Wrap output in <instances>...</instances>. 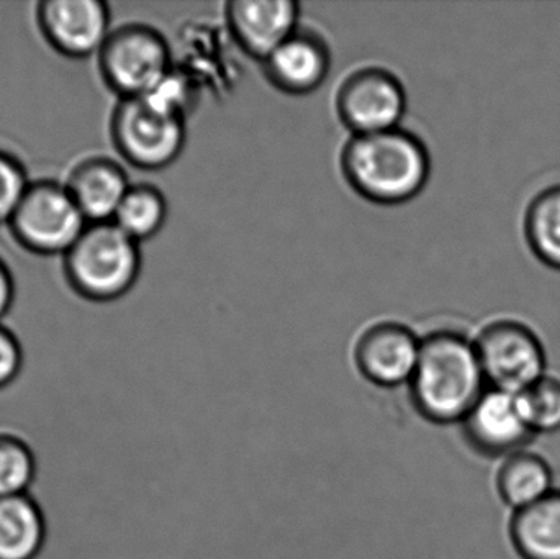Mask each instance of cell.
I'll return each instance as SVG.
<instances>
[{
	"instance_id": "cell-1",
	"label": "cell",
	"mask_w": 560,
	"mask_h": 559,
	"mask_svg": "<svg viewBox=\"0 0 560 559\" xmlns=\"http://www.w3.org/2000/svg\"><path fill=\"white\" fill-rule=\"evenodd\" d=\"M342 176L362 199L378 206H400L430 183L431 156L418 135L395 128L351 135L339 156Z\"/></svg>"
},
{
	"instance_id": "cell-2",
	"label": "cell",
	"mask_w": 560,
	"mask_h": 559,
	"mask_svg": "<svg viewBox=\"0 0 560 559\" xmlns=\"http://www.w3.org/2000/svg\"><path fill=\"white\" fill-rule=\"evenodd\" d=\"M413 399L433 422H463L486 393V374L476 343L456 330H438L421 340L411 376Z\"/></svg>"
},
{
	"instance_id": "cell-3",
	"label": "cell",
	"mask_w": 560,
	"mask_h": 559,
	"mask_svg": "<svg viewBox=\"0 0 560 559\" xmlns=\"http://www.w3.org/2000/svg\"><path fill=\"white\" fill-rule=\"evenodd\" d=\"M140 272V243L114 222L91 223L65 255L69 286L89 301L124 298L137 284Z\"/></svg>"
},
{
	"instance_id": "cell-4",
	"label": "cell",
	"mask_w": 560,
	"mask_h": 559,
	"mask_svg": "<svg viewBox=\"0 0 560 559\" xmlns=\"http://www.w3.org/2000/svg\"><path fill=\"white\" fill-rule=\"evenodd\" d=\"M102 78L121 98H138L173 71L167 39L153 26H118L98 53Z\"/></svg>"
},
{
	"instance_id": "cell-5",
	"label": "cell",
	"mask_w": 560,
	"mask_h": 559,
	"mask_svg": "<svg viewBox=\"0 0 560 559\" xmlns=\"http://www.w3.org/2000/svg\"><path fill=\"white\" fill-rule=\"evenodd\" d=\"M16 242L42 256H65L88 229L89 222L69 196L65 184H30L9 222Z\"/></svg>"
},
{
	"instance_id": "cell-6",
	"label": "cell",
	"mask_w": 560,
	"mask_h": 559,
	"mask_svg": "<svg viewBox=\"0 0 560 559\" xmlns=\"http://www.w3.org/2000/svg\"><path fill=\"white\" fill-rule=\"evenodd\" d=\"M110 128L118 153L144 171L171 166L186 147V120L158 110L141 97L121 98Z\"/></svg>"
},
{
	"instance_id": "cell-7",
	"label": "cell",
	"mask_w": 560,
	"mask_h": 559,
	"mask_svg": "<svg viewBox=\"0 0 560 559\" xmlns=\"http://www.w3.org/2000/svg\"><path fill=\"white\" fill-rule=\"evenodd\" d=\"M474 343L487 384L493 389L520 394L548 374L545 345L523 322L513 318L490 322Z\"/></svg>"
},
{
	"instance_id": "cell-8",
	"label": "cell",
	"mask_w": 560,
	"mask_h": 559,
	"mask_svg": "<svg viewBox=\"0 0 560 559\" xmlns=\"http://www.w3.org/2000/svg\"><path fill=\"white\" fill-rule=\"evenodd\" d=\"M336 114L351 135L400 128L407 114V91L400 79L378 66L355 69L339 85Z\"/></svg>"
},
{
	"instance_id": "cell-9",
	"label": "cell",
	"mask_w": 560,
	"mask_h": 559,
	"mask_svg": "<svg viewBox=\"0 0 560 559\" xmlns=\"http://www.w3.org/2000/svg\"><path fill=\"white\" fill-rule=\"evenodd\" d=\"M110 9L102 0H46L36 22L46 42L68 58L97 55L112 35Z\"/></svg>"
},
{
	"instance_id": "cell-10",
	"label": "cell",
	"mask_w": 560,
	"mask_h": 559,
	"mask_svg": "<svg viewBox=\"0 0 560 559\" xmlns=\"http://www.w3.org/2000/svg\"><path fill=\"white\" fill-rule=\"evenodd\" d=\"M463 423L469 445L487 458L505 459L536 436L523 417L518 394L493 387H487Z\"/></svg>"
},
{
	"instance_id": "cell-11",
	"label": "cell",
	"mask_w": 560,
	"mask_h": 559,
	"mask_svg": "<svg viewBox=\"0 0 560 559\" xmlns=\"http://www.w3.org/2000/svg\"><path fill=\"white\" fill-rule=\"evenodd\" d=\"M300 15V3L293 0H233L225 9L236 45L261 62L299 32Z\"/></svg>"
},
{
	"instance_id": "cell-12",
	"label": "cell",
	"mask_w": 560,
	"mask_h": 559,
	"mask_svg": "<svg viewBox=\"0 0 560 559\" xmlns=\"http://www.w3.org/2000/svg\"><path fill=\"white\" fill-rule=\"evenodd\" d=\"M421 340L398 322H378L362 331L354 348L359 371L372 383L395 386L411 380Z\"/></svg>"
},
{
	"instance_id": "cell-13",
	"label": "cell",
	"mask_w": 560,
	"mask_h": 559,
	"mask_svg": "<svg viewBox=\"0 0 560 559\" xmlns=\"http://www.w3.org/2000/svg\"><path fill=\"white\" fill-rule=\"evenodd\" d=\"M262 69L283 94L308 95L328 79L331 51L318 33L300 28L262 62Z\"/></svg>"
},
{
	"instance_id": "cell-14",
	"label": "cell",
	"mask_w": 560,
	"mask_h": 559,
	"mask_svg": "<svg viewBox=\"0 0 560 559\" xmlns=\"http://www.w3.org/2000/svg\"><path fill=\"white\" fill-rule=\"evenodd\" d=\"M65 186L91 225L114 222L131 184L117 161L94 156L74 166Z\"/></svg>"
},
{
	"instance_id": "cell-15",
	"label": "cell",
	"mask_w": 560,
	"mask_h": 559,
	"mask_svg": "<svg viewBox=\"0 0 560 559\" xmlns=\"http://www.w3.org/2000/svg\"><path fill=\"white\" fill-rule=\"evenodd\" d=\"M509 535L522 559H560V489L513 512Z\"/></svg>"
},
{
	"instance_id": "cell-16",
	"label": "cell",
	"mask_w": 560,
	"mask_h": 559,
	"mask_svg": "<svg viewBox=\"0 0 560 559\" xmlns=\"http://www.w3.org/2000/svg\"><path fill=\"white\" fill-rule=\"evenodd\" d=\"M555 471L541 455L522 450L503 459L497 491L513 512L529 508L555 491Z\"/></svg>"
},
{
	"instance_id": "cell-17",
	"label": "cell",
	"mask_w": 560,
	"mask_h": 559,
	"mask_svg": "<svg viewBox=\"0 0 560 559\" xmlns=\"http://www.w3.org/2000/svg\"><path fill=\"white\" fill-rule=\"evenodd\" d=\"M45 537L42 509L28 494L0 498V559H35Z\"/></svg>"
},
{
	"instance_id": "cell-18",
	"label": "cell",
	"mask_w": 560,
	"mask_h": 559,
	"mask_svg": "<svg viewBox=\"0 0 560 559\" xmlns=\"http://www.w3.org/2000/svg\"><path fill=\"white\" fill-rule=\"evenodd\" d=\"M523 230L533 255L542 265L560 271V184L533 197Z\"/></svg>"
},
{
	"instance_id": "cell-19",
	"label": "cell",
	"mask_w": 560,
	"mask_h": 559,
	"mask_svg": "<svg viewBox=\"0 0 560 559\" xmlns=\"http://www.w3.org/2000/svg\"><path fill=\"white\" fill-rule=\"evenodd\" d=\"M167 200L151 184L131 186L115 213L114 223L135 242L153 238L167 220Z\"/></svg>"
},
{
	"instance_id": "cell-20",
	"label": "cell",
	"mask_w": 560,
	"mask_h": 559,
	"mask_svg": "<svg viewBox=\"0 0 560 559\" xmlns=\"http://www.w3.org/2000/svg\"><path fill=\"white\" fill-rule=\"evenodd\" d=\"M523 417L532 432L552 435L560 432V380L546 374L538 383L518 394Z\"/></svg>"
},
{
	"instance_id": "cell-21",
	"label": "cell",
	"mask_w": 560,
	"mask_h": 559,
	"mask_svg": "<svg viewBox=\"0 0 560 559\" xmlns=\"http://www.w3.org/2000/svg\"><path fill=\"white\" fill-rule=\"evenodd\" d=\"M35 471V456L28 445L19 436L0 433V498L26 494Z\"/></svg>"
},
{
	"instance_id": "cell-22",
	"label": "cell",
	"mask_w": 560,
	"mask_h": 559,
	"mask_svg": "<svg viewBox=\"0 0 560 559\" xmlns=\"http://www.w3.org/2000/svg\"><path fill=\"white\" fill-rule=\"evenodd\" d=\"M141 98L171 117L186 120L190 108L196 105L197 92L187 75L173 69L156 88Z\"/></svg>"
},
{
	"instance_id": "cell-23",
	"label": "cell",
	"mask_w": 560,
	"mask_h": 559,
	"mask_svg": "<svg viewBox=\"0 0 560 559\" xmlns=\"http://www.w3.org/2000/svg\"><path fill=\"white\" fill-rule=\"evenodd\" d=\"M25 167L12 154L0 150V225H9L13 212L30 187Z\"/></svg>"
},
{
	"instance_id": "cell-24",
	"label": "cell",
	"mask_w": 560,
	"mask_h": 559,
	"mask_svg": "<svg viewBox=\"0 0 560 559\" xmlns=\"http://www.w3.org/2000/svg\"><path fill=\"white\" fill-rule=\"evenodd\" d=\"M23 364L22 345L15 335L0 324V387L9 386Z\"/></svg>"
},
{
	"instance_id": "cell-25",
	"label": "cell",
	"mask_w": 560,
	"mask_h": 559,
	"mask_svg": "<svg viewBox=\"0 0 560 559\" xmlns=\"http://www.w3.org/2000/svg\"><path fill=\"white\" fill-rule=\"evenodd\" d=\"M13 299H15V282H13L12 272L0 259V321L3 315L9 314Z\"/></svg>"
}]
</instances>
